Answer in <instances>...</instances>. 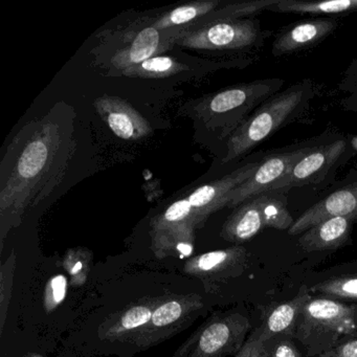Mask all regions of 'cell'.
<instances>
[{
	"mask_svg": "<svg viewBox=\"0 0 357 357\" xmlns=\"http://www.w3.org/2000/svg\"><path fill=\"white\" fill-rule=\"evenodd\" d=\"M304 96L302 86L296 85L261 103L252 116L231 133L223 162L244 155L271 137L296 112Z\"/></svg>",
	"mask_w": 357,
	"mask_h": 357,
	"instance_id": "1",
	"label": "cell"
},
{
	"mask_svg": "<svg viewBox=\"0 0 357 357\" xmlns=\"http://www.w3.org/2000/svg\"><path fill=\"white\" fill-rule=\"evenodd\" d=\"M294 220L279 192H266L240 204L223 225L221 236L243 243L264 229H289Z\"/></svg>",
	"mask_w": 357,
	"mask_h": 357,
	"instance_id": "2",
	"label": "cell"
},
{
	"mask_svg": "<svg viewBox=\"0 0 357 357\" xmlns=\"http://www.w3.org/2000/svg\"><path fill=\"white\" fill-rule=\"evenodd\" d=\"M263 38L256 20H234L213 22L193 32L179 37L176 43L181 47L206 51L243 50L256 45Z\"/></svg>",
	"mask_w": 357,
	"mask_h": 357,
	"instance_id": "3",
	"label": "cell"
},
{
	"mask_svg": "<svg viewBox=\"0 0 357 357\" xmlns=\"http://www.w3.org/2000/svg\"><path fill=\"white\" fill-rule=\"evenodd\" d=\"M309 150V148L294 150L291 152L273 154L264 158L258 164L254 174L233 190L229 196L227 208H238L246 200L271 191V188L281 181Z\"/></svg>",
	"mask_w": 357,
	"mask_h": 357,
	"instance_id": "4",
	"label": "cell"
},
{
	"mask_svg": "<svg viewBox=\"0 0 357 357\" xmlns=\"http://www.w3.org/2000/svg\"><path fill=\"white\" fill-rule=\"evenodd\" d=\"M257 167L258 164L255 162L248 164L221 178L197 188L185 197L191 206L192 215L197 227H202L213 213L227 206L233 190L248 181Z\"/></svg>",
	"mask_w": 357,
	"mask_h": 357,
	"instance_id": "5",
	"label": "cell"
},
{
	"mask_svg": "<svg viewBox=\"0 0 357 357\" xmlns=\"http://www.w3.org/2000/svg\"><path fill=\"white\" fill-rule=\"evenodd\" d=\"M346 149L344 141L310 149L269 192H285L307 183H319Z\"/></svg>",
	"mask_w": 357,
	"mask_h": 357,
	"instance_id": "6",
	"label": "cell"
},
{
	"mask_svg": "<svg viewBox=\"0 0 357 357\" xmlns=\"http://www.w3.org/2000/svg\"><path fill=\"white\" fill-rule=\"evenodd\" d=\"M356 311L329 298H309L303 308L302 329L325 330L330 333L352 334L356 330Z\"/></svg>",
	"mask_w": 357,
	"mask_h": 357,
	"instance_id": "7",
	"label": "cell"
},
{
	"mask_svg": "<svg viewBox=\"0 0 357 357\" xmlns=\"http://www.w3.org/2000/svg\"><path fill=\"white\" fill-rule=\"evenodd\" d=\"M97 112L112 132L125 141H139L151 135V125L128 102L104 96L95 102Z\"/></svg>",
	"mask_w": 357,
	"mask_h": 357,
	"instance_id": "8",
	"label": "cell"
},
{
	"mask_svg": "<svg viewBox=\"0 0 357 357\" xmlns=\"http://www.w3.org/2000/svg\"><path fill=\"white\" fill-rule=\"evenodd\" d=\"M283 81H255L252 83L236 85L211 96L202 104V112L206 114H222L240 107L252 108L264 101L282 86Z\"/></svg>",
	"mask_w": 357,
	"mask_h": 357,
	"instance_id": "9",
	"label": "cell"
},
{
	"mask_svg": "<svg viewBox=\"0 0 357 357\" xmlns=\"http://www.w3.org/2000/svg\"><path fill=\"white\" fill-rule=\"evenodd\" d=\"M334 217H349L357 220V183L334 192L309 208L294 221L288 233L291 236L300 235Z\"/></svg>",
	"mask_w": 357,
	"mask_h": 357,
	"instance_id": "10",
	"label": "cell"
},
{
	"mask_svg": "<svg viewBox=\"0 0 357 357\" xmlns=\"http://www.w3.org/2000/svg\"><path fill=\"white\" fill-rule=\"evenodd\" d=\"M336 26L337 22L330 18L298 22L277 37L273 47V55H287L313 47L329 36Z\"/></svg>",
	"mask_w": 357,
	"mask_h": 357,
	"instance_id": "11",
	"label": "cell"
},
{
	"mask_svg": "<svg viewBox=\"0 0 357 357\" xmlns=\"http://www.w3.org/2000/svg\"><path fill=\"white\" fill-rule=\"evenodd\" d=\"M250 324L243 317L216 321L204 329L198 342V351L204 357H216L240 346Z\"/></svg>",
	"mask_w": 357,
	"mask_h": 357,
	"instance_id": "12",
	"label": "cell"
},
{
	"mask_svg": "<svg viewBox=\"0 0 357 357\" xmlns=\"http://www.w3.org/2000/svg\"><path fill=\"white\" fill-rule=\"evenodd\" d=\"M354 221L349 217L327 219L305 231L298 244L306 252L336 250L348 241Z\"/></svg>",
	"mask_w": 357,
	"mask_h": 357,
	"instance_id": "13",
	"label": "cell"
},
{
	"mask_svg": "<svg viewBox=\"0 0 357 357\" xmlns=\"http://www.w3.org/2000/svg\"><path fill=\"white\" fill-rule=\"evenodd\" d=\"M310 296L305 292L275 307L266 319V321L257 330L256 335L263 342L273 340L280 334L289 333L296 325L298 315Z\"/></svg>",
	"mask_w": 357,
	"mask_h": 357,
	"instance_id": "14",
	"label": "cell"
},
{
	"mask_svg": "<svg viewBox=\"0 0 357 357\" xmlns=\"http://www.w3.org/2000/svg\"><path fill=\"white\" fill-rule=\"evenodd\" d=\"M160 43V31L153 26H148L137 35L128 47L121 50L112 57V66L121 70L137 66L154 57Z\"/></svg>",
	"mask_w": 357,
	"mask_h": 357,
	"instance_id": "15",
	"label": "cell"
},
{
	"mask_svg": "<svg viewBox=\"0 0 357 357\" xmlns=\"http://www.w3.org/2000/svg\"><path fill=\"white\" fill-rule=\"evenodd\" d=\"M271 11L281 13L302 14H340L357 11V0H330V1H314L305 3L296 0H279L277 5L271 8Z\"/></svg>",
	"mask_w": 357,
	"mask_h": 357,
	"instance_id": "16",
	"label": "cell"
},
{
	"mask_svg": "<svg viewBox=\"0 0 357 357\" xmlns=\"http://www.w3.org/2000/svg\"><path fill=\"white\" fill-rule=\"evenodd\" d=\"M218 5L219 1H217V0L187 3V5L175 8L172 11L167 12L166 14L160 16L152 26L155 28L156 30L160 31L172 28V26L189 24L192 20L214 11Z\"/></svg>",
	"mask_w": 357,
	"mask_h": 357,
	"instance_id": "17",
	"label": "cell"
},
{
	"mask_svg": "<svg viewBox=\"0 0 357 357\" xmlns=\"http://www.w3.org/2000/svg\"><path fill=\"white\" fill-rule=\"evenodd\" d=\"M187 70V66L171 57H152L137 66L122 70L127 77L143 79L167 78Z\"/></svg>",
	"mask_w": 357,
	"mask_h": 357,
	"instance_id": "18",
	"label": "cell"
},
{
	"mask_svg": "<svg viewBox=\"0 0 357 357\" xmlns=\"http://www.w3.org/2000/svg\"><path fill=\"white\" fill-rule=\"evenodd\" d=\"M245 256V250L242 248H229V250H214L200 255L194 261L189 263L188 271L193 273H215L227 268L242 260Z\"/></svg>",
	"mask_w": 357,
	"mask_h": 357,
	"instance_id": "19",
	"label": "cell"
},
{
	"mask_svg": "<svg viewBox=\"0 0 357 357\" xmlns=\"http://www.w3.org/2000/svg\"><path fill=\"white\" fill-rule=\"evenodd\" d=\"M49 148L43 142L31 143L22 154L18 171L22 178H33L47 164Z\"/></svg>",
	"mask_w": 357,
	"mask_h": 357,
	"instance_id": "20",
	"label": "cell"
},
{
	"mask_svg": "<svg viewBox=\"0 0 357 357\" xmlns=\"http://www.w3.org/2000/svg\"><path fill=\"white\" fill-rule=\"evenodd\" d=\"M315 291L335 298L357 300V277H340L317 284Z\"/></svg>",
	"mask_w": 357,
	"mask_h": 357,
	"instance_id": "21",
	"label": "cell"
},
{
	"mask_svg": "<svg viewBox=\"0 0 357 357\" xmlns=\"http://www.w3.org/2000/svg\"><path fill=\"white\" fill-rule=\"evenodd\" d=\"M68 294V279L64 275H57L47 282L45 287V306L47 311H53L59 306Z\"/></svg>",
	"mask_w": 357,
	"mask_h": 357,
	"instance_id": "22",
	"label": "cell"
},
{
	"mask_svg": "<svg viewBox=\"0 0 357 357\" xmlns=\"http://www.w3.org/2000/svg\"><path fill=\"white\" fill-rule=\"evenodd\" d=\"M183 309L181 303L176 302V301H170L155 309L152 314L151 321L154 326L164 327V326H168L178 321L183 315Z\"/></svg>",
	"mask_w": 357,
	"mask_h": 357,
	"instance_id": "23",
	"label": "cell"
},
{
	"mask_svg": "<svg viewBox=\"0 0 357 357\" xmlns=\"http://www.w3.org/2000/svg\"><path fill=\"white\" fill-rule=\"evenodd\" d=\"M152 314L153 312H151L148 307H133L123 315L121 319V325L126 330L135 329V328L141 327V326L149 323L151 321Z\"/></svg>",
	"mask_w": 357,
	"mask_h": 357,
	"instance_id": "24",
	"label": "cell"
},
{
	"mask_svg": "<svg viewBox=\"0 0 357 357\" xmlns=\"http://www.w3.org/2000/svg\"><path fill=\"white\" fill-rule=\"evenodd\" d=\"M236 357H267L266 344L254 333Z\"/></svg>",
	"mask_w": 357,
	"mask_h": 357,
	"instance_id": "25",
	"label": "cell"
},
{
	"mask_svg": "<svg viewBox=\"0 0 357 357\" xmlns=\"http://www.w3.org/2000/svg\"><path fill=\"white\" fill-rule=\"evenodd\" d=\"M267 348V347H266ZM267 357H302L298 349L289 340H279L271 349L267 348Z\"/></svg>",
	"mask_w": 357,
	"mask_h": 357,
	"instance_id": "26",
	"label": "cell"
},
{
	"mask_svg": "<svg viewBox=\"0 0 357 357\" xmlns=\"http://www.w3.org/2000/svg\"><path fill=\"white\" fill-rule=\"evenodd\" d=\"M319 357H357V340H349L330 349Z\"/></svg>",
	"mask_w": 357,
	"mask_h": 357,
	"instance_id": "27",
	"label": "cell"
},
{
	"mask_svg": "<svg viewBox=\"0 0 357 357\" xmlns=\"http://www.w3.org/2000/svg\"><path fill=\"white\" fill-rule=\"evenodd\" d=\"M351 144H352V147L354 148V150L357 151V137H354L351 141Z\"/></svg>",
	"mask_w": 357,
	"mask_h": 357,
	"instance_id": "28",
	"label": "cell"
},
{
	"mask_svg": "<svg viewBox=\"0 0 357 357\" xmlns=\"http://www.w3.org/2000/svg\"><path fill=\"white\" fill-rule=\"evenodd\" d=\"M28 357H43V356H40V355L34 354V355H30V356H28Z\"/></svg>",
	"mask_w": 357,
	"mask_h": 357,
	"instance_id": "29",
	"label": "cell"
}]
</instances>
